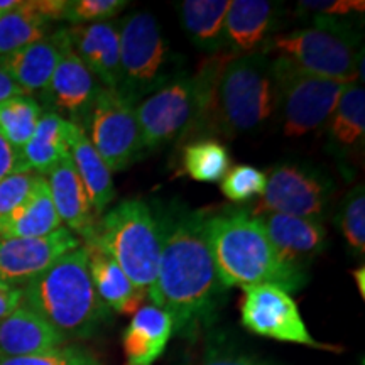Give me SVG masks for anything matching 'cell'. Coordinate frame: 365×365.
<instances>
[{
    "instance_id": "obj_35",
    "label": "cell",
    "mask_w": 365,
    "mask_h": 365,
    "mask_svg": "<svg viewBox=\"0 0 365 365\" xmlns=\"http://www.w3.org/2000/svg\"><path fill=\"white\" fill-rule=\"evenodd\" d=\"M39 178L41 175L38 173L26 170L12 173L0 180V220L11 215L14 210L26 202Z\"/></svg>"
},
{
    "instance_id": "obj_39",
    "label": "cell",
    "mask_w": 365,
    "mask_h": 365,
    "mask_svg": "<svg viewBox=\"0 0 365 365\" xmlns=\"http://www.w3.org/2000/svg\"><path fill=\"white\" fill-rule=\"evenodd\" d=\"M31 6L49 24L58 21H66L68 0H31Z\"/></svg>"
},
{
    "instance_id": "obj_15",
    "label": "cell",
    "mask_w": 365,
    "mask_h": 365,
    "mask_svg": "<svg viewBox=\"0 0 365 365\" xmlns=\"http://www.w3.org/2000/svg\"><path fill=\"white\" fill-rule=\"evenodd\" d=\"M71 49L105 88L120 83V31L113 22L71 26L66 29Z\"/></svg>"
},
{
    "instance_id": "obj_1",
    "label": "cell",
    "mask_w": 365,
    "mask_h": 365,
    "mask_svg": "<svg viewBox=\"0 0 365 365\" xmlns=\"http://www.w3.org/2000/svg\"><path fill=\"white\" fill-rule=\"evenodd\" d=\"M163 252L150 304L173 319V333L195 335L215 317L223 291L202 213H182L161 223Z\"/></svg>"
},
{
    "instance_id": "obj_2",
    "label": "cell",
    "mask_w": 365,
    "mask_h": 365,
    "mask_svg": "<svg viewBox=\"0 0 365 365\" xmlns=\"http://www.w3.org/2000/svg\"><path fill=\"white\" fill-rule=\"evenodd\" d=\"M198 115L190 132L245 134L264 125L276 108L271 61L264 53H218L196 73Z\"/></svg>"
},
{
    "instance_id": "obj_42",
    "label": "cell",
    "mask_w": 365,
    "mask_h": 365,
    "mask_svg": "<svg viewBox=\"0 0 365 365\" xmlns=\"http://www.w3.org/2000/svg\"><path fill=\"white\" fill-rule=\"evenodd\" d=\"M354 274V279H355V282H357V287H359V291H360V296H365V267L364 266H360L359 269H355V271L352 272Z\"/></svg>"
},
{
    "instance_id": "obj_23",
    "label": "cell",
    "mask_w": 365,
    "mask_h": 365,
    "mask_svg": "<svg viewBox=\"0 0 365 365\" xmlns=\"http://www.w3.org/2000/svg\"><path fill=\"white\" fill-rule=\"evenodd\" d=\"M61 227L51 191L46 176H41L36 186L19 208L0 220V240L34 239L46 237Z\"/></svg>"
},
{
    "instance_id": "obj_3",
    "label": "cell",
    "mask_w": 365,
    "mask_h": 365,
    "mask_svg": "<svg viewBox=\"0 0 365 365\" xmlns=\"http://www.w3.org/2000/svg\"><path fill=\"white\" fill-rule=\"evenodd\" d=\"M205 234L218 277L227 289L274 284L294 293L307 284V271L276 252L261 220L250 212L235 210L205 218Z\"/></svg>"
},
{
    "instance_id": "obj_12",
    "label": "cell",
    "mask_w": 365,
    "mask_h": 365,
    "mask_svg": "<svg viewBox=\"0 0 365 365\" xmlns=\"http://www.w3.org/2000/svg\"><path fill=\"white\" fill-rule=\"evenodd\" d=\"M331 185L314 170H304L296 164H282L274 168L267 176L266 190L250 213L255 217L264 213L317 220L327 213Z\"/></svg>"
},
{
    "instance_id": "obj_10",
    "label": "cell",
    "mask_w": 365,
    "mask_h": 365,
    "mask_svg": "<svg viewBox=\"0 0 365 365\" xmlns=\"http://www.w3.org/2000/svg\"><path fill=\"white\" fill-rule=\"evenodd\" d=\"M240 322L254 335L309 349L341 352V346L323 344L313 339L307 323L301 318L293 296L274 284L242 287Z\"/></svg>"
},
{
    "instance_id": "obj_19",
    "label": "cell",
    "mask_w": 365,
    "mask_h": 365,
    "mask_svg": "<svg viewBox=\"0 0 365 365\" xmlns=\"http://www.w3.org/2000/svg\"><path fill=\"white\" fill-rule=\"evenodd\" d=\"M279 6L264 0H232L225 17V46L234 56L261 53Z\"/></svg>"
},
{
    "instance_id": "obj_5",
    "label": "cell",
    "mask_w": 365,
    "mask_h": 365,
    "mask_svg": "<svg viewBox=\"0 0 365 365\" xmlns=\"http://www.w3.org/2000/svg\"><path fill=\"white\" fill-rule=\"evenodd\" d=\"M97 244L120 266L137 289L149 294L158 279L163 252L161 222L143 200H124L100 218Z\"/></svg>"
},
{
    "instance_id": "obj_16",
    "label": "cell",
    "mask_w": 365,
    "mask_h": 365,
    "mask_svg": "<svg viewBox=\"0 0 365 365\" xmlns=\"http://www.w3.org/2000/svg\"><path fill=\"white\" fill-rule=\"evenodd\" d=\"M257 218L276 252L296 267L304 269L327 247V228L322 222L281 213H264Z\"/></svg>"
},
{
    "instance_id": "obj_34",
    "label": "cell",
    "mask_w": 365,
    "mask_h": 365,
    "mask_svg": "<svg viewBox=\"0 0 365 365\" xmlns=\"http://www.w3.org/2000/svg\"><path fill=\"white\" fill-rule=\"evenodd\" d=\"M127 6V0H68L66 21L73 26L107 22Z\"/></svg>"
},
{
    "instance_id": "obj_31",
    "label": "cell",
    "mask_w": 365,
    "mask_h": 365,
    "mask_svg": "<svg viewBox=\"0 0 365 365\" xmlns=\"http://www.w3.org/2000/svg\"><path fill=\"white\" fill-rule=\"evenodd\" d=\"M339 225L341 235L355 255L365 252V193L364 185H357L345 196L341 205Z\"/></svg>"
},
{
    "instance_id": "obj_36",
    "label": "cell",
    "mask_w": 365,
    "mask_h": 365,
    "mask_svg": "<svg viewBox=\"0 0 365 365\" xmlns=\"http://www.w3.org/2000/svg\"><path fill=\"white\" fill-rule=\"evenodd\" d=\"M298 11L312 12L314 17H328V19H344L352 14L365 11L364 0H304L298 4Z\"/></svg>"
},
{
    "instance_id": "obj_6",
    "label": "cell",
    "mask_w": 365,
    "mask_h": 365,
    "mask_svg": "<svg viewBox=\"0 0 365 365\" xmlns=\"http://www.w3.org/2000/svg\"><path fill=\"white\" fill-rule=\"evenodd\" d=\"M313 21L314 27L269 38L261 53H277L314 76L357 83V36L341 19L313 17Z\"/></svg>"
},
{
    "instance_id": "obj_41",
    "label": "cell",
    "mask_w": 365,
    "mask_h": 365,
    "mask_svg": "<svg viewBox=\"0 0 365 365\" xmlns=\"http://www.w3.org/2000/svg\"><path fill=\"white\" fill-rule=\"evenodd\" d=\"M17 95H24L19 86L14 83V80L7 75L6 71L0 68V103L6 102V100L17 97Z\"/></svg>"
},
{
    "instance_id": "obj_8",
    "label": "cell",
    "mask_w": 365,
    "mask_h": 365,
    "mask_svg": "<svg viewBox=\"0 0 365 365\" xmlns=\"http://www.w3.org/2000/svg\"><path fill=\"white\" fill-rule=\"evenodd\" d=\"M271 70L277 102H282V130L287 137H303L325 127L350 85L314 76L281 56L271 63Z\"/></svg>"
},
{
    "instance_id": "obj_40",
    "label": "cell",
    "mask_w": 365,
    "mask_h": 365,
    "mask_svg": "<svg viewBox=\"0 0 365 365\" xmlns=\"http://www.w3.org/2000/svg\"><path fill=\"white\" fill-rule=\"evenodd\" d=\"M22 304V287L0 279V322Z\"/></svg>"
},
{
    "instance_id": "obj_18",
    "label": "cell",
    "mask_w": 365,
    "mask_h": 365,
    "mask_svg": "<svg viewBox=\"0 0 365 365\" xmlns=\"http://www.w3.org/2000/svg\"><path fill=\"white\" fill-rule=\"evenodd\" d=\"M68 44L70 41L66 29H61L11 54L0 63V68L24 91V95H43Z\"/></svg>"
},
{
    "instance_id": "obj_30",
    "label": "cell",
    "mask_w": 365,
    "mask_h": 365,
    "mask_svg": "<svg viewBox=\"0 0 365 365\" xmlns=\"http://www.w3.org/2000/svg\"><path fill=\"white\" fill-rule=\"evenodd\" d=\"M43 108L31 95H17L0 103V135L19 150L33 137Z\"/></svg>"
},
{
    "instance_id": "obj_26",
    "label": "cell",
    "mask_w": 365,
    "mask_h": 365,
    "mask_svg": "<svg viewBox=\"0 0 365 365\" xmlns=\"http://www.w3.org/2000/svg\"><path fill=\"white\" fill-rule=\"evenodd\" d=\"M70 124V120L54 112H46L41 115L33 137L21 149V159L26 170L46 176L63 158L70 154L68 149Z\"/></svg>"
},
{
    "instance_id": "obj_21",
    "label": "cell",
    "mask_w": 365,
    "mask_h": 365,
    "mask_svg": "<svg viewBox=\"0 0 365 365\" xmlns=\"http://www.w3.org/2000/svg\"><path fill=\"white\" fill-rule=\"evenodd\" d=\"M88 271L95 291L102 303L120 314L135 313L143 307L148 294L132 284L120 266L93 242H85Z\"/></svg>"
},
{
    "instance_id": "obj_29",
    "label": "cell",
    "mask_w": 365,
    "mask_h": 365,
    "mask_svg": "<svg viewBox=\"0 0 365 365\" xmlns=\"http://www.w3.org/2000/svg\"><path fill=\"white\" fill-rule=\"evenodd\" d=\"M230 170V154L217 139H200L182 148V173L198 182H220Z\"/></svg>"
},
{
    "instance_id": "obj_24",
    "label": "cell",
    "mask_w": 365,
    "mask_h": 365,
    "mask_svg": "<svg viewBox=\"0 0 365 365\" xmlns=\"http://www.w3.org/2000/svg\"><path fill=\"white\" fill-rule=\"evenodd\" d=\"M68 149H70L71 161L83 182L86 193L93 207L95 213L100 217L105 208L112 203L115 191H113L112 173L107 164L102 161L98 153L86 137L85 130L78 124H70L68 132Z\"/></svg>"
},
{
    "instance_id": "obj_37",
    "label": "cell",
    "mask_w": 365,
    "mask_h": 365,
    "mask_svg": "<svg viewBox=\"0 0 365 365\" xmlns=\"http://www.w3.org/2000/svg\"><path fill=\"white\" fill-rule=\"evenodd\" d=\"M190 365H277L269 360L259 359L255 355L239 352V350L230 349H217L208 350L198 362Z\"/></svg>"
},
{
    "instance_id": "obj_14",
    "label": "cell",
    "mask_w": 365,
    "mask_h": 365,
    "mask_svg": "<svg viewBox=\"0 0 365 365\" xmlns=\"http://www.w3.org/2000/svg\"><path fill=\"white\" fill-rule=\"evenodd\" d=\"M102 88L103 85L97 76L83 65L68 44L48 88L43 91V97L46 103L56 110L54 113L59 117L66 115V120L81 125Z\"/></svg>"
},
{
    "instance_id": "obj_9",
    "label": "cell",
    "mask_w": 365,
    "mask_h": 365,
    "mask_svg": "<svg viewBox=\"0 0 365 365\" xmlns=\"http://www.w3.org/2000/svg\"><path fill=\"white\" fill-rule=\"evenodd\" d=\"M80 127L110 173L127 170L145 154L135 105L117 90L103 86Z\"/></svg>"
},
{
    "instance_id": "obj_43",
    "label": "cell",
    "mask_w": 365,
    "mask_h": 365,
    "mask_svg": "<svg viewBox=\"0 0 365 365\" xmlns=\"http://www.w3.org/2000/svg\"><path fill=\"white\" fill-rule=\"evenodd\" d=\"M21 0H0V16L14 11L16 7H19Z\"/></svg>"
},
{
    "instance_id": "obj_13",
    "label": "cell",
    "mask_w": 365,
    "mask_h": 365,
    "mask_svg": "<svg viewBox=\"0 0 365 365\" xmlns=\"http://www.w3.org/2000/svg\"><path fill=\"white\" fill-rule=\"evenodd\" d=\"M78 247L81 239L66 227H59L46 237L0 240V279L14 286L26 284L51 267L59 257Z\"/></svg>"
},
{
    "instance_id": "obj_25",
    "label": "cell",
    "mask_w": 365,
    "mask_h": 365,
    "mask_svg": "<svg viewBox=\"0 0 365 365\" xmlns=\"http://www.w3.org/2000/svg\"><path fill=\"white\" fill-rule=\"evenodd\" d=\"M230 0H185L178 6L186 36L208 54L222 53L225 46V17Z\"/></svg>"
},
{
    "instance_id": "obj_17",
    "label": "cell",
    "mask_w": 365,
    "mask_h": 365,
    "mask_svg": "<svg viewBox=\"0 0 365 365\" xmlns=\"http://www.w3.org/2000/svg\"><path fill=\"white\" fill-rule=\"evenodd\" d=\"M48 176L46 180L59 220L66 223L68 230L78 239L81 237L85 242L90 240L97 230L98 215L91 207L88 193L75 170L70 154L63 158Z\"/></svg>"
},
{
    "instance_id": "obj_38",
    "label": "cell",
    "mask_w": 365,
    "mask_h": 365,
    "mask_svg": "<svg viewBox=\"0 0 365 365\" xmlns=\"http://www.w3.org/2000/svg\"><path fill=\"white\" fill-rule=\"evenodd\" d=\"M17 171H26L21 159V153L14 149L7 140L0 135V180H4L6 176Z\"/></svg>"
},
{
    "instance_id": "obj_20",
    "label": "cell",
    "mask_w": 365,
    "mask_h": 365,
    "mask_svg": "<svg viewBox=\"0 0 365 365\" xmlns=\"http://www.w3.org/2000/svg\"><path fill=\"white\" fill-rule=\"evenodd\" d=\"M65 341L56 328L24 304L0 322V354L7 357L49 352Z\"/></svg>"
},
{
    "instance_id": "obj_33",
    "label": "cell",
    "mask_w": 365,
    "mask_h": 365,
    "mask_svg": "<svg viewBox=\"0 0 365 365\" xmlns=\"http://www.w3.org/2000/svg\"><path fill=\"white\" fill-rule=\"evenodd\" d=\"M0 365H100L98 359L78 346H59L49 352L7 357L0 354Z\"/></svg>"
},
{
    "instance_id": "obj_4",
    "label": "cell",
    "mask_w": 365,
    "mask_h": 365,
    "mask_svg": "<svg viewBox=\"0 0 365 365\" xmlns=\"http://www.w3.org/2000/svg\"><path fill=\"white\" fill-rule=\"evenodd\" d=\"M22 304L44 318L66 340L95 335L110 314L91 282L83 245L26 282Z\"/></svg>"
},
{
    "instance_id": "obj_28",
    "label": "cell",
    "mask_w": 365,
    "mask_h": 365,
    "mask_svg": "<svg viewBox=\"0 0 365 365\" xmlns=\"http://www.w3.org/2000/svg\"><path fill=\"white\" fill-rule=\"evenodd\" d=\"M49 26L34 11L31 0H21L19 7L0 16V63L26 46L44 39Z\"/></svg>"
},
{
    "instance_id": "obj_22",
    "label": "cell",
    "mask_w": 365,
    "mask_h": 365,
    "mask_svg": "<svg viewBox=\"0 0 365 365\" xmlns=\"http://www.w3.org/2000/svg\"><path fill=\"white\" fill-rule=\"evenodd\" d=\"M173 336V319L164 309L145 304L132 317L122 335V346L129 365H153L161 357Z\"/></svg>"
},
{
    "instance_id": "obj_11",
    "label": "cell",
    "mask_w": 365,
    "mask_h": 365,
    "mask_svg": "<svg viewBox=\"0 0 365 365\" xmlns=\"http://www.w3.org/2000/svg\"><path fill=\"white\" fill-rule=\"evenodd\" d=\"M198 83L195 76H178L170 85L135 105L145 150H156L190 132L198 115Z\"/></svg>"
},
{
    "instance_id": "obj_7",
    "label": "cell",
    "mask_w": 365,
    "mask_h": 365,
    "mask_svg": "<svg viewBox=\"0 0 365 365\" xmlns=\"http://www.w3.org/2000/svg\"><path fill=\"white\" fill-rule=\"evenodd\" d=\"M120 83L117 91L135 105L178 76V63L164 39L161 26L149 12H134L118 22Z\"/></svg>"
},
{
    "instance_id": "obj_27",
    "label": "cell",
    "mask_w": 365,
    "mask_h": 365,
    "mask_svg": "<svg viewBox=\"0 0 365 365\" xmlns=\"http://www.w3.org/2000/svg\"><path fill=\"white\" fill-rule=\"evenodd\" d=\"M327 125L331 149L336 153H349L364 144L365 90L362 85L346 86Z\"/></svg>"
},
{
    "instance_id": "obj_32",
    "label": "cell",
    "mask_w": 365,
    "mask_h": 365,
    "mask_svg": "<svg viewBox=\"0 0 365 365\" xmlns=\"http://www.w3.org/2000/svg\"><path fill=\"white\" fill-rule=\"evenodd\" d=\"M220 182V190L227 200L234 203H244L262 196L266 190L267 175L254 166L239 164L228 170Z\"/></svg>"
}]
</instances>
